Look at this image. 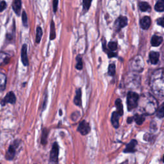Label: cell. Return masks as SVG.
Listing matches in <instances>:
<instances>
[{
	"label": "cell",
	"instance_id": "6da1fadb",
	"mask_svg": "<svg viewBox=\"0 0 164 164\" xmlns=\"http://www.w3.org/2000/svg\"><path fill=\"white\" fill-rule=\"evenodd\" d=\"M139 95L135 92L130 91L127 94L126 104L127 109L128 111H131L138 107Z\"/></svg>",
	"mask_w": 164,
	"mask_h": 164
},
{
	"label": "cell",
	"instance_id": "7a4b0ae2",
	"mask_svg": "<svg viewBox=\"0 0 164 164\" xmlns=\"http://www.w3.org/2000/svg\"><path fill=\"white\" fill-rule=\"evenodd\" d=\"M59 156V145L57 142H54L52 145V148L50 151L49 162L50 163H58Z\"/></svg>",
	"mask_w": 164,
	"mask_h": 164
},
{
	"label": "cell",
	"instance_id": "3957f363",
	"mask_svg": "<svg viewBox=\"0 0 164 164\" xmlns=\"http://www.w3.org/2000/svg\"><path fill=\"white\" fill-rule=\"evenodd\" d=\"M19 144L18 143V140H16L9 146L7 152L6 153L5 158L8 160H12L14 158L16 154V149L19 146Z\"/></svg>",
	"mask_w": 164,
	"mask_h": 164
},
{
	"label": "cell",
	"instance_id": "277c9868",
	"mask_svg": "<svg viewBox=\"0 0 164 164\" xmlns=\"http://www.w3.org/2000/svg\"><path fill=\"white\" fill-rule=\"evenodd\" d=\"M90 126L89 123L85 120H83L81 121L79 124V126L77 128V131L80 133L82 135H88L90 131Z\"/></svg>",
	"mask_w": 164,
	"mask_h": 164
},
{
	"label": "cell",
	"instance_id": "5b68a950",
	"mask_svg": "<svg viewBox=\"0 0 164 164\" xmlns=\"http://www.w3.org/2000/svg\"><path fill=\"white\" fill-rule=\"evenodd\" d=\"M16 101V97L15 95V94L13 92H9L4 99L1 101V106H4L7 103H10V104H15Z\"/></svg>",
	"mask_w": 164,
	"mask_h": 164
},
{
	"label": "cell",
	"instance_id": "8992f818",
	"mask_svg": "<svg viewBox=\"0 0 164 164\" xmlns=\"http://www.w3.org/2000/svg\"><path fill=\"white\" fill-rule=\"evenodd\" d=\"M137 141L136 140H131L130 142L126 145L125 149H124V153H134L136 151V146L137 145Z\"/></svg>",
	"mask_w": 164,
	"mask_h": 164
},
{
	"label": "cell",
	"instance_id": "52a82bcc",
	"mask_svg": "<svg viewBox=\"0 0 164 164\" xmlns=\"http://www.w3.org/2000/svg\"><path fill=\"white\" fill-rule=\"evenodd\" d=\"M127 25V19L126 17L121 16L119 18H117L115 23L117 31H119L121 28H124V27H125Z\"/></svg>",
	"mask_w": 164,
	"mask_h": 164
},
{
	"label": "cell",
	"instance_id": "ba28073f",
	"mask_svg": "<svg viewBox=\"0 0 164 164\" xmlns=\"http://www.w3.org/2000/svg\"><path fill=\"white\" fill-rule=\"evenodd\" d=\"M21 61L25 66L29 65L28 54H27V45L25 44L22 45L21 48Z\"/></svg>",
	"mask_w": 164,
	"mask_h": 164
},
{
	"label": "cell",
	"instance_id": "9c48e42d",
	"mask_svg": "<svg viewBox=\"0 0 164 164\" xmlns=\"http://www.w3.org/2000/svg\"><path fill=\"white\" fill-rule=\"evenodd\" d=\"M10 60V56L9 55V54L4 51H0V66L7 65Z\"/></svg>",
	"mask_w": 164,
	"mask_h": 164
},
{
	"label": "cell",
	"instance_id": "30bf717a",
	"mask_svg": "<svg viewBox=\"0 0 164 164\" xmlns=\"http://www.w3.org/2000/svg\"><path fill=\"white\" fill-rule=\"evenodd\" d=\"M151 18L148 16L144 17L140 21V27L143 30H148L150 26H151Z\"/></svg>",
	"mask_w": 164,
	"mask_h": 164
},
{
	"label": "cell",
	"instance_id": "8fae6325",
	"mask_svg": "<svg viewBox=\"0 0 164 164\" xmlns=\"http://www.w3.org/2000/svg\"><path fill=\"white\" fill-rule=\"evenodd\" d=\"M149 61L152 64L156 65L159 62V58H160V53L157 51H151L149 54Z\"/></svg>",
	"mask_w": 164,
	"mask_h": 164
},
{
	"label": "cell",
	"instance_id": "7c38bea8",
	"mask_svg": "<svg viewBox=\"0 0 164 164\" xmlns=\"http://www.w3.org/2000/svg\"><path fill=\"white\" fill-rule=\"evenodd\" d=\"M119 117L120 116L118 114L116 111L113 112L111 116V122L114 128L117 129L119 127Z\"/></svg>",
	"mask_w": 164,
	"mask_h": 164
},
{
	"label": "cell",
	"instance_id": "4fadbf2b",
	"mask_svg": "<svg viewBox=\"0 0 164 164\" xmlns=\"http://www.w3.org/2000/svg\"><path fill=\"white\" fill-rule=\"evenodd\" d=\"M162 42L163 37L156 35H153L151 40V44L152 45V46L153 47H158L159 45H160L162 44Z\"/></svg>",
	"mask_w": 164,
	"mask_h": 164
},
{
	"label": "cell",
	"instance_id": "5bb4252c",
	"mask_svg": "<svg viewBox=\"0 0 164 164\" xmlns=\"http://www.w3.org/2000/svg\"><path fill=\"white\" fill-rule=\"evenodd\" d=\"M74 103L78 107H81V89H78L76 90V95L74 98Z\"/></svg>",
	"mask_w": 164,
	"mask_h": 164
},
{
	"label": "cell",
	"instance_id": "9a60e30c",
	"mask_svg": "<svg viewBox=\"0 0 164 164\" xmlns=\"http://www.w3.org/2000/svg\"><path fill=\"white\" fill-rule=\"evenodd\" d=\"M12 8L17 16L20 15L21 9V0H13Z\"/></svg>",
	"mask_w": 164,
	"mask_h": 164
},
{
	"label": "cell",
	"instance_id": "2e32d148",
	"mask_svg": "<svg viewBox=\"0 0 164 164\" xmlns=\"http://www.w3.org/2000/svg\"><path fill=\"white\" fill-rule=\"evenodd\" d=\"M115 105L116 107V109H117V112L118 114L120 116V117L122 116L123 114H124V110H123V105L122 103V101L121 99L118 98L116 100L115 102Z\"/></svg>",
	"mask_w": 164,
	"mask_h": 164
},
{
	"label": "cell",
	"instance_id": "e0dca14e",
	"mask_svg": "<svg viewBox=\"0 0 164 164\" xmlns=\"http://www.w3.org/2000/svg\"><path fill=\"white\" fill-rule=\"evenodd\" d=\"M49 135V131L47 128L42 129V134H41V139H40V143L43 145H45L48 143V137Z\"/></svg>",
	"mask_w": 164,
	"mask_h": 164
},
{
	"label": "cell",
	"instance_id": "ac0fdd59",
	"mask_svg": "<svg viewBox=\"0 0 164 164\" xmlns=\"http://www.w3.org/2000/svg\"><path fill=\"white\" fill-rule=\"evenodd\" d=\"M7 85V76L3 72L0 71V91L5 89Z\"/></svg>",
	"mask_w": 164,
	"mask_h": 164
},
{
	"label": "cell",
	"instance_id": "d6986e66",
	"mask_svg": "<svg viewBox=\"0 0 164 164\" xmlns=\"http://www.w3.org/2000/svg\"><path fill=\"white\" fill-rule=\"evenodd\" d=\"M103 41L102 40V45H103V51L107 53V54H108V57L109 58H111L113 57H116L117 56V53H115L113 51H111L110 50H108V49H107L106 48V40L104 39V38L103 39Z\"/></svg>",
	"mask_w": 164,
	"mask_h": 164
},
{
	"label": "cell",
	"instance_id": "ffe728a7",
	"mask_svg": "<svg viewBox=\"0 0 164 164\" xmlns=\"http://www.w3.org/2000/svg\"><path fill=\"white\" fill-rule=\"evenodd\" d=\"M133 117V121L136 123V124L138 125H142V123L145 121V118L143 115L140 114H135Z\"/></svg>",
	"mask_w": 164,
	"mask_h": 164
},
{
	"label": "cell",
	"instance_id": "44dd1931",
	"mask_svg": "<svg viewBox=\"0 0 164 164\" xmlns=\"http://www.w3.org/2000/svg\"><path fill=\"white\" fill-rule=\"evenodd\" d=\"M56 38V31L55 26H54V22L53 21L51 22V26H50V37L49 39L51 40L55 39Z\"/></svg>",
	"mask_w": 164,
	"mask_h": 164
},
{
	"label": "cell",
	"instance_id": "7402d4cb",
	"mask_svg": "<svg viewBox=\"0 0 164 164\" xmlns=\"http://www.w3.org/2000/svg\"><path fill=\"white\" fill-rule=\"evenodd\" d=\"M139 6L140 10L142 12H148L151 10V7L146 2H140L139 4Z\"/></svg>",
	"mask_w": 164,
	"mask_h": 164
},
{
	"label": "cell",
	"instance_id": "603a6c76",
	"mask_svg": "<svg viewBox=\"0 0 164 164\" xmlns=\"http://www.w3.org/2000/svg\"><path fill=\"white\" fill-rule=\"evenodd\" d=\"M154 9L157 12H163L164 10V1L163 0H158L154 7Z\"/></svg>",
	"mask_w": 164,
	"mask_h": 164
},
{
	"label": "cell",
	"instance_id": "cb8c5ba5",
	"mask_svg": "<svg viewBox=\"0 0 164 164\" xmlns=\"http://www.w3.org/2000/svg\"><path fill=\"white\" fill-rule=\"evenodd\" d=\"M42 30L40 26H38L37 28V30H36V38H35V42L36 43H40L41 38L42 36Z\"/></svg>",
	"mask_w": 164,
	"mask_h": 164
},
{
	"label": "cell",
	"instance_id": "d4e9b609",
	"mask_svg": "<svg viewBox=\"0 0 164 164\" xmlns=\"http://www.w3.org/2000/svg\"><path fill=\"white\" fill-rule=\"evenodd\" d=\"M76 69L79 71H81L83 69V60H82V57L80 55L76 57Z\"/></svg>",
	"mask_w": 164,
	"mask_h": 164
},
{
	"label": "cell",
	"instance_id": "484cf974",
	"mask_svg": "<svg viewBox=\"0 0 164 164\" xmlns=\"http://www.w3.org/2000/svg\"><path fill=\"white\" fill-rule=\"evenodd\" d=\"M108 74L109 76H114L116 75V65L114 63H111L108 66Z\"/></svg>",
	"mask_w": 164,
	"mask_h": 164
},
{
	"label": "cell",
	"instance_id": "4316f807",
	"mask_svg": "<svg viewBox=\"0 0 164 164\" xmlns=\"http://www.w3.org/2000/svg\"><path fill=\"white\" fill-rule=\"evenodd\" d=\"M163 103H162L160 107L158 108V110L157 112V116L159 118V119H162L164 116V111H163Z\"/></svg>",
	"mask_w": 164,
	"mask_h": 164
},
{
	"label": "cell",
	"instance_id": "83f0119b",
	"mask_svg": "<svg viewBox=\"0 0 164 164\" xmlns=\"http://www.w3.org/2000/svg\"><path fill=\"white\" fill-rule=\"evenodd\" d=\"M91 2H92V0H83V7L84 12H86L89 10V9L90 7Z\"/></svg>",
	"mask_w": 164,
	"mask_h": 164
},
{
	"label": "cell",
	"instance_id": "f1b7e54d",
	"mask_svg": "<svg viewBox=\"0 0 164 164\" xmlns=\"http://www.w3.org/2000/svg\"><path fill=\"white\" fill-rule=\"evenodd\" d=\"M108 48L110 49V51H114L117 49V43L116 42H110L108 44Z\"/></svg>",
	"mask_w": 164,
	"mask_h": 164
},
{
	"label": "cell",
	"instance_id": "f546056e",
	"mask_svg": "<svg viewBox=\"0 0 164 164\" xmlns=\"http://www.w3.org/2000/svg\"><path fill=\"white\" fill-rule=\"evenodd\" d=\"M22 23H23V25L25 27H28V17H27V15L25 11L22 12Z\"/></svg>",
	"mask_w": 164,
	"mask_h": 164
},
{
	"label": "cell",
	"instance_id": "4dcf8cb0",
	"mask_svg": "<svg viewBox=\"0 0 164 164\" xmlns=\"http://www.w3.org/2000/svg\"><path fill=\"white\" fill-rule=\"evenodd\" d=\"M7 7V3L4 1L0 2V12H3Z\"/></svg>",
	"mask_w": 164,
	"mask_h": 164
},
{
	"label": "cell",
	"instance_id": "1f68e13d",
	"mask_svg": "<svg viewBox=\"0 0 164 164\" xmlns=\"http://www.w3.org/2000/svg\"><path fill=\"white\" fill-rule=\"evenodd\" d=\"M58 3V0H53V11H54V12H56L57 10Z\"/></svg>",
	"mask_w": 164,
	"mask_h": 164
},
{
	"label": "cell",
	"instance_id": "d6a6232c",
	"mask_svg": "<svg viewBox=\"0 0 164 164\" xmlns=\"http://www.w3.org/2000/svg\"><path fill=\"white\" fill-rule=\"evenodd\" d=\"M157 24L158 25L161 26L162 27H163V17L159 18V19L157 20Z\"/></svg>",
	"mask_w": 164,
	"mask_h": 164
},
{
	"label": "cell",
	"instance_id": "836d02e7",
	"mask_svg": "<svg viewBox=\"0 0 164 164\" xmlns=\"http://www.w3.org/2000/svg\"><path fill=\"white\" fill-rule=\"evenodd\" d=\"M133 121V117H127V124H131V122Z\"/></svg>",
	"mask_w": 164,
	"mask_h": 164
},
{
	"label": "cell",
	"instance_id": "e575fe53",
	"mask_svg": "<svg viewBox=\"0 0 164 164\" xmlns=\"http://www.w3.org/2000/svg\"><path fill=\"white\" fill-rule=\"evenodd\" d=\"M62 115V111L61 110H60V116Z\"/></svg>",
	"mask_w": 164,
	"mask_h": 164
}]
</instances>
